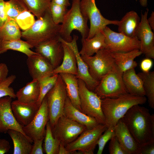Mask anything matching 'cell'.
I'll use <instances>...</instances> for the list:
<instances>
[{"instance_id":"obj_35","label":"cell","mask_w":154,"mask_h":154,"mask_svg":"<svg viewBox=\"0 0 154 154\" xmlns=\"http://www.w3.org/2000/svg\"><path fill=\"white\" fill-rule=\"evenodd\" d=\"M5 9L7 17L14 20L22 12L28 10L23 0L5 1Z\"/></svg>"},{"instance_id":"obj_3","label":"cell","mask_w":154,"mask_h":154,"mask_svg":"<svg viewBox=\"0 0 154 154\" xmlns=\"http://www.w3.org/2000/svg\"><path fill=\"white\" fill-rule=\"evenodd\" d=\"M61 25L53 22L50 10L37 19L29 29L22 32L21 37L33 48L39 44L59 36Z\"/></svg>"},{"instance_id":"obj_29","label":"cell","mask_w":154,"mask_h":154,"mask_svg":"<svg viewBox=\"0 0 154 154\" xmlns=\"http://www.w3.org/2000/svg\"><path fill=\"white\" fill-rule=\"evenodd\" d=\"M7 133L13 141L14 145L13 154H30L33 142L21 132L9 130Z\"/></svg>"},{"instance_id":"obj_42","label":"cell","mask_w":154,"mask_h":154,"mask_svg":"<svg viewBox=\"0 0 154 154\" xmlns=\"http://www.w3.org/2000/svg\"><path fill=\"white\" fill-rule=\"evenodd\" d=\"M154 141L140 144L138 154H154Z\"/></svg>"},{"instance_id":"obj_28","label":"cell","mask_w":154,"mask_h":154,"mask_svg":"<svg viewBox=\"0 0 154 154\" xmlns=\"http://www.w3.org/2000/svg\"><path fill=\"white\" fill-rule=\"evenodd\" d=\"M40 94L38 81L33 80L20 89L15 94L18 101L24 103H32L37 102Z\"/></svg>"},{"instance_id":"obj_19","label":"cell","mask_w":154,"mask_h":154,"mask_svg":"<svg viewBox=\"0 0 154 154\" xmlns=\"http://www.w3.org/2000/svg\"><path fill=\"white\" fill-rule=\"evenodd\" d=\"M40 106L37 102L26 103L17 100L12 101L11 108L18 123L22 127L29 124L32 121Z\"/></svg>"},{"instance_id":"obj_50","label":"cell","mask_w":154,"mask_h":154,"mask_svg":"<svg viewBox=\"0 0 154 154\" xmlns=\"http://www.w3.org/2000/svg\"><path fill=\"white\" fill-rule=\"evenodd\" d=\"M148 23L152 30H154V12H152L150 16L147 19Z\"/></svg>"},{"instance_id":"obj_43","label":"cell","mask_w":154,"mask_h":154,"mask_svg":"<svg viewBox=\"0 0 154 154\" xmlns=\"http://www.w3.org/2000/svg\"><path fill=\"white\" fill-rule=\"evenodd\" d=\"M44 138L33 141L30 154H43L42 143Z\"/></svg>"},{"instance_id":"obj_31","label":"cell","mask_w":154,"mask_h":154,"mask_svg":"<svg viewBox=\"0 0 154 154\" xmlns=\"http://www.w3.org/2000/svg\"><path fill=\"white\" fill-rule=\"evenodd\" d=\"M21 33L15 20L8 18L3 26L0 28V39L1 41L20 39Z\"/></svg>"},{"instance_id":"obj_21","label":"cell","mask_w":154,"mask_h":154,"mask_svg":"<svg viewBox=\"0 0 154 154\" xmlns=\"http://www.w3.org/2000/svg\"><path fill=\"white\" fill-rule=\"evenodd\" d=\"M67 118L91 129L100 124L94 118L89 116L74 107L67 96L65 102L64 115Z\"/></svg>"},{"instance_id":"obj_45","label":"cell","mask_w":154,"mask_h":154,"mask_svg":"<svg viewBox=\"0 0 154 154\" xmlns=\"http://www.w3.org/2000/svg\"><path fill=\"white\" fill-rule=\"evenodd\" d=\"M5 1L0 0V28L4 25L8 17L5 9Z\"/></svg>"},{"instance_id":"obj_5","label":"cell","mask_w":154,"mask_h":154,"mask_svg":"<svg viewBox=\"0 0 154 154\" xmlns=\"http://www.w3.org/2000/svg\"><path fill=\"white\" fill-rule=\"evenodd\" d=\"M122 72L116 65L99 81L93 92L101 99L115 98L128 93Z\"/></svg>"},{"instance_id":"obj_40","label":"cell","mask_w":154,"mask_h":154,"mask_svg":"<svg viewBox=\"0 0 154 154\" xmlns=\"http://www.w3.org/2000/svg\"><path fill=\"white\" fill-rule=\"evenodd\" d=\"M114 127H108L104 133L100 137L97 143L98 147L97 154L102 153L106 143L114 134Z\"/></svg>"},{"instance_id":"obj_30","label":"cell","mask_w":154,"mask_h":154,"mask_svg":"<svg viewBox=\"0 0 154 154\" xmlns=\"http://www.w3.org/2000/svg\"><path fill=\"white\" fill-rule=\"evenodd\" d=\"M33 47L26 41L21 39L1 41L0 54L6 52L8 50L18 51L25 54L27 57L37 54L31 50Z\"/></svg>"},{"instance_id":"obj_36","label":"cell","mask_w":154,"mask_h":154,"mask_svg":"<svg viewBox=\"0 0 154 154\" xmlns=\"http://www.w3.org/2000/svg\"><path fill=\"white\" fill-rule=\"evenodd\" d=\"M58 74H54L39 81L40 94L37 104L40 106L42 102L47 93L55 84Z\"/></svg>"},{"instance_id":"obj_8","label":"cell","mask_w":154,"mask_h":154,"mask_svg":"<svg viewBox=\"0 0 154 154\" xmlns=\"http://www.w3.org/2000/svg\"><path fill=\"white\" fill-rule=\"evenodd\" d=\"M107 128L106 124H99L93 128L86 129L65 148L69 151H78V154H94L100 137Z\"/></svg>"},{"instance_id":"obj_10","label":"cell","mask_w":154,"mask_h":154,"mask_svg":"<svg viewBox=\"0 0 154 154\" xmlns=\"http://www.w3.org/2000/svg\"><path fill=\"white\" fill-rule=\"evenodd\" d=\"M80 6L82 14L90 22V28L87 38L92 37L108 25L118 24L119 21L110 20L102 16L96 5L95 0H81Z\"/></svg>"},{"instance_id":"obj_9","label":"cell","mask_w":154,"mask_h":154,"mask_svg":"<svg viewBox=\"0 0 154 154\" xmlns=\"http://www.w3.org/2000/svg\"><path fill=\"white\" fill-rule=\"evenodd\" d=\"M81 56L91 75L98 81L116 65L111 52L106 48L100 50L94 56Z\"/></svg>"},{"instance_id":"obj_23","label":"cell","mask_w":154,"mask_h":154,"mask_svg":"<svg viewBox=\"0 0 154 154\" xmlns=\"http://www.w3.org/2000/svg\"><path fill=\"white\" fill-rule=\"evenodd\" d=\"M61 42L64 50L63 59L61 64L54 69L53 74L67 73L76 76L77 73V67L75 54L71 48Z\"/></svg>"},{"instance_id":"obj_20","label":"cell","mask_w":154,"mask_h":154,"mask_svg":"<svg viewBox=\"0 0 154 154\" xmlns=\"http://www.w3.org/2000/svg\"><path fill=\"white\" fill-rule=\"evenodd\" d=\"M114 135L128 154H138L140 144L137 143L121 118L114 127Z\"/></svg>"},{"instance_id":"obj_51","label":"cell","mask_w":154,"mask_h":154,"mask_svg":"<svg viewBox=\"0 0 154 154\" xmlns=\"http://www.w3.org/2000/svg\"><path fill=\"white\" fill-rule=\"evenodd\" d=\"M139 1L141 6L145 7L147 6V0H139Z\"/></svg>"},{"instance_id":"obj_44","label":"cell","mask_w":154,"mask_h":154,"mask_svg":"<svg viewBox=\"0 0 154 154\" xmlns=\"http://www.w3.org/2000/svg\"><path fill=\"white\" fill-rule=\"evenodd\" d=\"M153 66V62L151 58H146L143 60L140 64V68L142 72L150 71Z\"/></svg>"},{"instance_id":"obj_17","label":"cell","mask_w":154,"mask_h":154,"mask_svg":"<svg viewBox=\"0 0 154 154\" xmlns=\"http://www.w3.org/2000/svg\"><path fill=\"white\" fill-rule=\"evenodd\" d=\"M12 99L8 96L0 98V133H5L12 129L19 131L27 137L13 115L11 108Z\"/></svg>"},{"instance_id":"obj_16","label":"cell","mask_w":154,"mask_h":154,"mask_svg":"<svg viewBox=\"0 0 154 154\" xmlns=\"http://www.w3.org/2000/svg\"><path fill=\"white\" fill-rule=\"evenodd\" d=\"M78 38V36L74 35L72 41L68 42L59 37L60 41L71 48L75 54L77 67V73L76 75V77L83 81L87 88L93 92L99 81L95 80L91 75L88 65L80 54L77 43Z\"/></svg>"},{"instance_id":"obj_2","label":"cell","mask_w":154,"mask_h":154,"mask_svg":"<svg viewBox=\"0 0 154 154\" xmlns=\"http://www.w3.org/2000/svg\"><path fill=\"white\" fill-rule=\"evenodd\" d=\"M145 96H138L127 93L115 98L101 99L102 110L108 127H114L118 121L133 106L146 102Z\"/></svg>"},{"instance_id":"obj_37","label":"cell","mask_w":154,"mask_h":154,"mask_svg":"<svg viewBox=\"0 0 154 154\" xmlns=\"http://www.w3.org/2000/svg\"><path fill=\"white\" fill-rule=\"evenodd\" d=\"M35 15L28 10L20 14L15 19L20 29L23 31L30 28L35 23Z\"/></svg>"},{"instance_id":"obj_46","label":"cell","mask_w":154,"mask_h":154,"mask_svg":"<svg viewBox=\"0 0 154 154\" xmlns=\"http://www.w3.org/2000/svg\"><path fill=\"white\" fill-rule=\"evenodd\" d=\"M9 70L7 65L5 63H0V84L8 77Z\"/></svg>"},{"instance_id":"obj_26","label":"cell","mask_w":154,"mask_h":154,"mask_svg":"<svg viewBox=\"0 0 154 154\" xmlns=\"http://www.w3.org/2000/svg\"><path fill=\"white\" fill-rule=\"evenodd\" d=\"M81 42L82 47L79 52L81 56H93L100 50L106 47L105 37L102 31L91 38L81 40Z\"/></svg>"},{"instance_id":"obj_49","label":"cell","mask_w":154,"mask_h":154,"mask_svg":"<svg viewBox=\"0 0 154 154\" xmlns=\"http://www.w3.org/2000/svg\"><path fill=\"white\" fill-rule=\"evenodd\" d=\"M51 1L56 4L67 7L70 5L69 0H51Z\"/></svg>"},{"instance_id":"obj_11","label":"cell","mask_w":154,"mask_h":154,"mask_svg":"<svg viewBox=\"0 0 154 154\" xmlns=\"http://www.w3.org/2000/svg\"><path fill=\"white\" fill-rule=\"evenodd\" d=\"M51 129L54 137L65 146L75 140L87 129L85 126L64 115L59 118Z\"/></svg>"},{"instance_id":"obj_39","label":"cell","mask_w":154,"mask_h":154,"mask_svg":"<svg viewBox=\"0 0 154 154\" xmlns=\"http://www.w3.org/2000/svg\"><path fill=\"white\" fill-rule=\"evenodd\" d=\"M16 78L15 75H11L8 77L6 79L0 84V98L8 96L12 98H16V94L13 89L10 86Z\"/></svg>"},{"instance_id":"obj_25","label":"cell","mask_w":154,"mask_h":154,"mask_svg":"<svg viewBox=\"0 0 154 154\" xmlns=\"http://www.w3.org/2000/svg\"><path fill=\"white\" fill-rule=\"evenodd\" d=\"M122 78L128 93L136 96H145L142 80L136 74L135 68H131L124 72Z\"/></svg>"},{"instance_id":"obj_32","label":"cell","mask_w":154,"mask_h":154,"mask_svg":"<svg viewBox=\"0 0 154 154\" xmlns=\"http://www.w3.org/2000/svg\"><path fill=\"white\" fill-rule=\"evenodd\" d=\"M142 80L144 89L148 99L149 106L154 109V72L138 73Z\"/></svg>"},{"instance_id":"obj_38","label":"cell","mask_w":154,"mask_h":154,"mask_svg":"<svg viewBox=\"0 0 154 154\" xmlns=\"http://www.w3.org/2000/svg\"><path fill=\"white\" fill-rule=\"evenodd\" d=\"M49 10L52 19L54 23H62L68 11L67 7L51 2Z\"/></svg>"},{"instance_id":"obj_4","label":"cell","mask_w":154,"mask_h":154,"mask_svg":"<svg viewBox=\"0 0 154 154\" xmlns=\"http://www.w3.org/2000/svg\"><path fill=\"white\" fill-rule=\"evenodd\" d=\"M81 0H72L70 9L67 11L61 25L59 36L64 41L69 42L72 40L71 34L74 30L80 33L83 40L88 36L89 28L87 22L88 19L82 14L80 3Z\"/></svg>"},{"instance_id":"obj_27","label":"cell","mask_w":154,"mask_h":154,"mask_svg":"<svg viewBox=\"0 0 154 154\" xmlns=\"http://www.w3.org/2000/svg\"><path fill=\"white\" fill-rule=\"evenodd\" d=\"M59 74L65 83L67 96L73 105L81 111L78 78L75 75L71 74Z\"/></svg>"},{"instance_id":"obj_22","label":"cell","mask_w":154,"mask_h":154,"mask_svg":"<svg viewBox=\"0 0 154 154\" xmlns=\"http://www.w3.org/2000/svg\"><path fill=\"white\" fill-rule=\"evenodd\" d=\"M140 18L135 11L127 12L119 21V33L130 37H136L137 32L140 23Z\"/></svg>"},{"instance_id":"obj_18","label":"cell","mask_w":154,"mask_h":154,"mask_svg":"<svg viewBox=\"0 0 154 154\" xmlns=\"http://www.w3.org/2000/svg\"><path fill=\"white\" fill-rule=\"evenodd\" d=\"M27 57V64L33 80L39 81L53 74L54 69L45 57L38 54Z\"/></svg>"},{"instance_id":"obj_15","label":"cell","mask_w":154,"mask_h":154,"mask_svg":"<svg viewBox=\"0 0 154 154\" xmlns=\"http://www.w3.org/2000/svg\"><path fill=\"white\" fill-rule=\"evenodd\" d=\"M148 9L141 13L140 23L136 37L140 41L139 50L146 58H154V35L147 21Z\"/></svg>"},{"instance_id":"obj_41","label":"cell","mask_w":154,"mask_h":154,"mask_svg":"<svg viewBox=\"0 0 154 154\" xmlns=\"http://www.w3.org/2000/svg\"><path fill=\"white\" fill-rule=\"evenodd\" d=\"M110 140L109 151L110 154H128L120 144L114 134Z\"/></svg>"},{"instance_id":"obj_48","label":"cell","mask_w":154,"mask_h":154,"mask_svg":"<svg viewBox=\"0 0 154 154\" xmlns=\"http://www.w3.org/2000/svg\"><path fill=\"white\" fill-rule=\"evenodd\" d=\"M78 154L76 151H69L66 149L65 146L62 144L60 143L59 150L58 154Z\"/></svg>"},{"instance_id":"obj_1","label":"cell","mask_w":154,"mask_h":154,"mask_svg":"<svg viewBox=\"0 0 154 154\" xmlns=\"http://www.w3.org/2000/svg\"><path fill=\"white\" fill-rule=\"evenodd\" d=\"M139 105L132 106L121 119L135 140L142 145L154 141V114Z\"/></svg>"},{"instance_id":"obj_52","label":"cell","mask_w":154,"mask_h":154,"mask_svg":"<svg viewBox=\"0 0 154 154\" xmlns=\"http://www.w3.org/2000/svg\"><path fill=\"white\" fill-rule=\"evenodd\" d=\"M1 40H0V44H1Z\"/></svg>"},{"instance_id":"obj_33","label":"cell","mask_w":154,"mask_h":154,"mask_svg":"<svg viewBox=\"0 0 154 154\" xmlns=\"http://www.w3.org/2000/svg\"><path fill=\"white\" fill-rule=\"evenodd\" d=\"M28 10L37 19L49 10L51 0H23Z\"/></svg>"},{"instance_id":"obj_34","label":"cell","mask_w":154,"mask_h":154,"mask_svg":"<svg viewBox=\"0 0 154 154\" xmlns=\"http://www.w3.org/2000/svg\"><path fill=\"white\" fill-rule=\"evenodd\" d=\"M44 139V149L46 153V154H58L60 142L53 136L49 121L46 125Z\"/></svg>"},{"instance_id":"obj_6","label":"cell","mask_w":154,"mask_h":154,"mask_svg":"<svg viewBox=\"0 0 154 154\" xmlns=\"http://www.w3.org/2000/svg\"><path fill=\"white\" fill-rule=\"evenodd\" d=\"M67 97L65 83L59 74L53 87L46 96L48 111L49 121L51 128L64 115Z\"/></svg>"},{"instance_id":"obj_24","label":"cell","mask_w":154,"mask_h":154,"mask_svg":"<svg viewBox=\"0 0 154 154\" xmlns=\"http://www.w3.org/2000/svg\"><path fill=\"white\" fill-rule=\"evenodd\" d=\"M115 63L122 72L131 68H135L137 64L134 59L142 54L139 49L126 52H111Z\"/></svg>"},{"instance_id":"obj_47","label":"cell","mask_w":154,"mask_h":154,"mask_svg":"<svg viewBox=\"0 0 154 154\" xmlns=\"http://www.w3.org/2000/svg\"><path fill=\"white\" fill-rule=\"evenodd\" d=\"M11 149V146L8 141L4 139H0V154L8 153Z\"/></svg>"},{"instance_id":"obj_7","label":"cell","mask_w":154,"mask_h":154,"mask_svg":"<svg viewBox=\"0 0 154 154\" xmlns=\"http://www.w3.org/2000/svg\"><path fill=\"white\" fill-rule=\"evenodd\" d=\"M81 111L95 119L100 124H106L101 107V99L94 92L89 90L84 82L78 79Z\"/></svg>"},{"instance_id":"obj_13","label":"cell","mask_w":154,"mask_h":154,"mask_svg":"<svg viewBox=\"0 0 154 154\" xmlns=\"http://www.w3.org/2000/svg\"><path fill=\"white\" fill-rule=\"evenodd\" d=\"M48 121V111L45 96L32 121L27 125L23 127V131L33 142L36 140L44 138Z\"/></svg>"},{"instance_id":"obj_12","label":"cell","mask_w":154,"mask_h":154,"mask_svg":"<svg viewBox=\"0 0 154 154\" xmlns=\"http://www.w3.org/2000/svg\"><path fill=\"white\" fill-rule=\"evenodd\" d=\"M102 31L105 37L106 48L111 52H126L139 50L140 42L136 37H130L116 32L107 26Z\"/></svg>"},{"instance_id":"obj_14","label":"cell","mask_w":154,"mask_h":154,"mask_svg":"<svg viewBox=\"0 0 154 154\" xmlns=\"http://www.w3.org/2000/svg\"><path fill=\"white\" fill-rule=\"evenodd\" d=\"M59 37L42 42L34 47L35 52L47 59L54 69L61 64L63 57L62 44Z\"/></svg>"}]
</instances>
